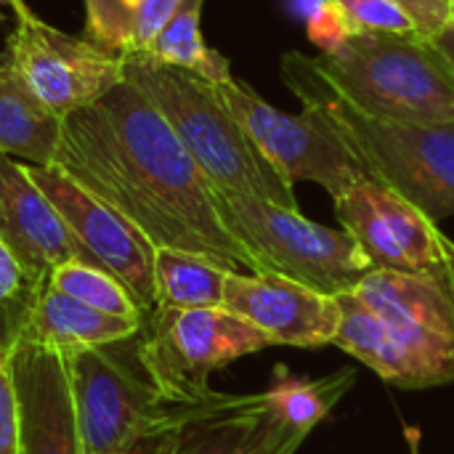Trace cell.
Instances as JSON below:
<instances>
[{"label": "cell", "instance_id": "836d02e7", "mask_svg": "<svg viewBox=\"0 0 454 454\" xmlns=\"http://www.w3.org/2000/svg\"><path fill=\"white\" fill-rule=\"evenodd\" d=\"M412 454H418V452H412Z\"/></svg>", "mask_w": 454, "mask_h": 454}, {"label": "cell", "instance_id": "d6986e66", "mask_svg": "<svg viewBox=\"0 0 454 454\" xmlns=\"http://www.w3.org/2000/svg\"><path fill=\"white\" fill-rule=\"evenodd\" d=\"M354 383L356 372L348 367L327 378H298L285 364H277L274 378L263 394L279 420L311 436V431L333 415V410L340 404Z\"/></svg>", "mask_w": 454, "mask_h": 454}, {"label": "cell", "instance_id": "7a4b0ae2", "mask_svg": "<svg viewBox=\"0 0 454 454\" xmlns=\"http://www.w3.org/2000/svg\"><path fill=\"white\" fill-rule=\"evenodd\" d=\"M285 85L362 162L370 181L388 186L431 221L454 215V122L386 120L362 109L319 56L287 51Z\"/></svg>", "mask_w": 454, "mask_h": 454}, {"label": "cell", "instance_id": "44dd1931", "mask_svg": "<svg viewBox=\"0 0 454 454\" xmlns=\"http://www.w3.org/2000/svg\"><path fill=\"white\" fill-rule=\"evenodd\" d=\"M202 3L205 0H184L181 8L173 13V19L165 24V29L152 43L149 56L162 64L189 69L215 85L229 82L231 69H229L226 56L213 51L202 37V27H200Z\"/></svg>", "mask_w": 454, "mask_h": 454}, {"label": "cell", "instance_id": "4dcf8cb0", "mask_svg": "<svg viewBox=\"0 0 454 454\" xmlns=\"http://www.w3.org/2000/svg\"><path fill=\"white\" fill-rule=\"evenodd\" d=\"M431 43L444 53V59L452 64V69H454V21L452 24H447L439 35H434V37H431Z\"/></svg>", "mask_w": 454, "mask_h": 454}, {"label": "cell", "instance_id": "d4e9b609", "mask_svg": "<svg viewBox=\"0 0 454 454\" xmlns=\"http://www.w3.org/2000/svg\"><path fill=\"white\" fill-rule=\"evenodd\" d=\"M351 24L348 19L330 3V0H317L306 16V35L309 40L322 51V56L335 53L348 37H351Z\"/></svg>", "mask_w": 454, "mask_h": 454}, {"label": "cell", "instance_id": "277c9868", "mask_svg": "<svg viewBox=\"0 0 454 454\" xmlns=\"http://www.w3.org/2000/svg\"><path fill=\"white\" fill-rule=\"evenodd\" d=\"M61 359L82 454L144 452L186 410L154 388L138 362L136 335L101 348L67 351Z\"/></svg>", "mask_w": 454, "mask_h": 454}, {"label": "cell", "instance_id": "9c48e42d", "mask_svg": "<svg viewBox=\"0 0 454 454\" xmlns=\"http://www.w3.org/2000/svg\"><path fill=\"white\" fill-rule=\"evenodd\" d=\"M5 51L35 98L61 120L96 104L122 80L120 56L40 21L32 11L16 19Z\"/></svg>", "mask_w": 454, "mask_h": 454}, {"label": "cell", "instance_id": "9a60e30c", "mask_svg": "<svg viewBox=\"0 0 454 454\" xmlns=\"http://www.w3.org/2000/svg\"><path fill=\"white\" fill-rule=\"evenodd\" d=\"M11 372L21 418L19 454H82L61 354L19 346Z\"/></svg>", "mask_w": 454, "mask_h": 454}, {"label": "cell", "instance_id": "4316f807", "mask_svg": "<svg viewBox=\"0 0 454 454\" xmlns=\"http://www.w3.org/2000/svg\"><path fill=\"white\" fill-rule=\"evenodd\" d=\"M184 0H130L136 24V53H149L157 35L173 19Z\"/></svg>", "mask_w": 454, "mask_h": 454}, {"label": "cell", "instance_id": "30bf717a", "mask_svg": "<svg viewBox=\"0 0 454 454\" xmlns=\"http://www.w3.org/2000/svg\"><path fill=\"white\" fill-rule=\"evenodd\" d=\"M32 181L64 218L88 263L112 274L138 303L144 314L157 306L154 253L157 247L117 210L96 200L56 165H27Z\"/></svg>", "mask_w": 454, "mask_h": 454}, {"label": "cell", "instance_id": "3957f363", "mask_svg": "<svg viewBox=\"0 0 454 454\" xmlns=\"http://www.w3.org/2000/svg\"><path fill=\"white\" fill-rule=\"evenodd\" d=\"M122 77L162 112L215 192L258 197L298 210L293 184L263 157L221 98L215 82L162 64L149 53L125 56Z\"/></svg>", "mask_w": 454, "mask_h": 454}, {"label": "cell", "instance_id": "7c38bea8", "mask_svg": "<svg viewBox=\"0 0 454 454\" xmlns=\"http://www.w3.org/2000/svg\"><path fill=\"white\" fill-rule=\"evenodd\" d=\"M223 309L261 330L271 346H333L340 327L338 295H325L279 274L231 271L223 287Z\"/></svg>", "mask_w": 454, "mask_h": 454}, {"label": "cell", "instance_id": "603a6c76", "mask_svg": "<svg viewBox=\"0 0 454 454\" xmlns=\"http://www.w3.org/2000/svg\"><path fill=\"white\" fill-rule=\"evenodd\" d=\"M85 40L120 59L136 53L130 0H85Z\"/></svg>", "mask_w": 454, "mask_h": 454}, {"label": "cell", "instance_id": "d6a6232c", "mask_svg": "<svg viewBox=\"0 0 454 454\" xmlns=\"http://www.w3.org/2000/svg\"><path fill=\"white\" fill-rule=\"evenodd\" d=\"M450 3H452V8H454V0H450Z\"/></svg>", "mask_w": 454, "mask_h": 454}, {"label": "cell", "instance_id": "2e32d148", "mask_svg": "<svg viewBox=\"0 0 454 454\" xmlns=\"http://www.w3.org/2000/svg\"><path fill=\"white\" fill-rule=\"evenodd\" d=\"M338 301H340V327L333 346H338L340 351L370 367L378 378L399 388L420 391V388L454 383L450 372H444L420 351H415L354 293H343L338 295Z\"/></svg>", "mask_w": 454, "mask_h": 454}, {"label": "cell", "instance_id": "f1b7e54d", "mask_svg": "<svg viewBox=\"0 0 454 454\" xmlns=\"http://www.w3.org/2000/svg\"><path fill=\"white\" fill-rule=\"evenodd\" d=\"M394 3H399L407 11L418 32L428 40L454 21V8L450 0H394Z\"/></svg>", "mask_w": 454, "mask_h": 454}, {"label": "cell", "instance_id": "5bb4252c", "mask_svg": "<svg viewBox=\"0 0 454 454\" xmlns=\"http://www.w3.org/2000/svg\"><path fill=\"white\" fill-rule=\"evenodd\" d=\"M0 239L32 282L69 261H85L59 210L27 173V165L0 152Z\"/></svg>", "mask_w": 454, "mask_h": 454}, {"label": "cell", "instance_id": "8fae6325", "mask_svg": "<svg viewBox=\"0 0 454 454\" xmlns=\"http://www.w3.org/2000/svg\"><path fill=\"white\" fill-rule=\"evenodd\" d=\"M309 436L277 418L266 394H218L186 404L144 454H295Z\"/></svg>", "mask_w": 454, "mask_h": 454}, {"label": "cell", "instance_id": "ffe728a7", "mask_svg": "<svg viewBox=\"0 0 454 454\" xmlns=\"http://www.w3.org/2000/svg\"><path fill=\"white\" fill-rule=\"evenodd\" d=\"M231 269L186 250L157 247L154 290L165 309H221Z\"/></svg>", "mask_w": 454, "mask_h": 454}, {"label": "cell", "instance_id": "ba28073f", "mask_svg": "<svg viewBox=\"0 0 454 454\" xmlns=\"http://www.w3.org/2000/svg\"><path fill=\"white\" fill-rule=\"evenodd\" d=\"M218 93L263 157L293 186L309 181L338 200L370 178L351 149L314 112L301 109V114H287L234 77L218 82Z\"/></svg>", "mask_w": 454, "mask_h": 454}, {"label": "cell", "instance_id": "8992f818", "mask_svg": "<svg viewBox=\"0 0 454 454\" xmlns=\"http://www.w3.org/2000/svg\"><path fill=\"white\" fill-rule=\"evenodd\" d=\"M218 213L229 231L255 258L261 274H279L325 295L351 293L372 263L346 229H330L301 210L215 192Z\"/></svg>", "mask_w": 454, "mask_h": 454}, {"label": "cell", "instance_id": "cb8c5ba5", "mask_svg": "<svg viewBox=\"0 0 454 454\" xmlns=\"http://www.w3.org/2000/svg\"><path fill=\"white\" fill-rule=\"evenodd\" d=\"M354 32H418L407 11L394 0H330Z\"/></svg>", "mask_w": 454, "mask_h": 454}, {"label": "cell", "instance_id": "e0dca14e", "mask_svg": "<svg viewBox=\"0 0 454 454\" xmlns=\"http://www.w3.org/2000/svg\"><path fill=\"white\" fill-rule=\"evenodd\" d=\"M144 319H125L96 311L48 282L37 290L19 346H40L59 354L101 348L138 335Z\"/></svg>", "mask_w": 454, "mask_h": 454}, {"label": "cell", "instance_id": "7402d4cb", "mask_svg": "<svg viewBox=\"0 0 454 454\" xmlns=\"http://www.w3.org/2000/svg\"><path fill=\"white\" fill-rule=\"evenodd\" d=\"M48 285L61 290L64 295L112 314V317H125V319H144L146 314L138 309L133 295L104 269L85 263V261H69L48 274Z\"/></svg>", "mask_w": 454, "mask_h": 454}, {"label": "cell", "instance_id": "f546056e", "mask_svg": "<svg viewBox=\"0 0 454 454\" xmlns=\"http://www.w3.org/2000/svg\"><path fill=\"white\" fill-rule=\"evenodd\" d=\"M32 285V279L27 277V271L21 269V263L16 261V255L8 250V245L0 239V303L16 298L19 293H24Z\"/></svg>", "mask_w": 454, "mask_h": 454}, {"label": "cell", "instance_id": "4fadbf2b", "mask_svg": "<svg viewBox=\"0 0 454 454\" xmlns=\"http://www.w3.org/2000/svg\"><path fill=\"white\" fill-rule=\"evenodd\" d=\"M351 293L454 378V290L428 277L372 269Z\"/></svg>", "mask_w": 454, "mask_h": 454}, {"label": "cell", "instance_id": "484cf974", "mask_svg": "<svg viewBox=\"0 0 454 454\" xmlns=\"http://www.w3.org/2000/svg\"><path fill=\"white\" fill-rule=\"evenodd\" d=\"M45 282H32L24 293L0 303V364H8L13 359V354L21 343V333H24L27 317L32 309V301Z\"/></svg>", "mask_w": 454, "mask_h": 454}, {"label": "cell", "instance_id": "6da1fadb", "mask_svg": "<svg viewBox=\"0 0 454 454\" xmlns=\"http://www.w3.org/2000/svg\"><path fill=\"white\" fill-rule=\"evenodd\" d=\"M56 168L130 221L154 247L205 255L261 274L218 213L215 189L162 112L120 80L104 98L61 120Z\"/></svg>", "mask_w": 454, "mask_h": 454}, {"label": "cell", "instance_id": "ac0fdd59", "mask_svg": "<svg viewBox=\"0 0 454 454\" xmlns=\"http://www.w3.org/2000/svg\"><path fill=\"white\" fill-rule=\"evenodd\" d=\"M61 117L48 112L19 77L8 51H0V152L29 165H56Z\"/></svg>", "mask_w": 454, "mask_h": 454}, {"label": "cell", "instance_id": "83f0119b", "mask_svg": "<svg viewBox=\"0 0 454 454\" xmlns=\"http://www.w3.org/2000/svg\"><path fill=\"white\" fill-rule=\"evenodd\" d=\"M21 444V418L13 386L11 362L0 364V454H19Z\"/></svg>", "mask_w": 454, "mask_h": 454}, {"label": "cell", "instance_id": "52a82bcc", "mask_svg": "<svg viewBox=\"0 0 454 454\" xmlns=\"http://www.w3.org/2000/svg\"><path fill=\"white\" fill-rule=\"evenodd\" d=\"M266 348H274L271 340L223 306H154L136 335V351L144 372L173 404H189L210 396V375L215 370Z\"/></svg>", "mask_w": 454, "mask_h": 454}, {"label": "cell", "instance_id": "1f68e13d", "mask_svg": "<svg viewBox=\"0 0 454 454\" xmlns=\"http://www.w3.org/2000/svg\"><path fill=\"white\" fill-rule=\"evenodd\" d=\"M5 3L16 11V16H21V13H27V11H29V8L24 5V0H5Z\"/></svg>", "mask_w": 454, "mask_h": 454}, {"label": "cell", "instance_id": "5b68a950", "mask_svg": "<svg viewBox=\"0 0 454 454\" xmlns=\"http://www.w3.org/2000/svg\"><path fill=\"white\" fill-rule=\"evenodd\" d=\"M319 59L370 114L454 122L452 64L420 32H351L335 53Z\"/></svg>", "mask_w": 454, "mask_h": 454}]
</instances>
